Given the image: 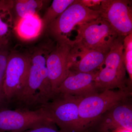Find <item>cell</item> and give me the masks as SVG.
Masks as SVG:
<instances>
[{"mask_svg":"<svg viewBox=\"0 0 132 132\" xmlns=\"http://www.w3.org/2000/svg\"><path fill=\"white\" fill-rule=\"evenodd\" d=\"M57 42L48 55L46 66L52 88L58 94L57 89L70 72V57L73 43L70 39Z\"/></svg>","mask_w":132,"mask_h":132,"instance_id":"obj_10","label":"cell"},{"mask_svg":"<svg viewBox=\"0 0 132 132\" xmlns=\"http://www.w3.org/2000/svg\"><path fill=\"white\" fill-rule=\"evenodd\" d=\"M98 10L119 36L132 34V9L130 1L102 0Z\"/></svg>","mask_w":132,"mask_h":132,"instance_id":"obj_9","label":"cell"},{"mask_svg":"<svg viewBox=\"0 0 132 132\" xmlns=\"http://www.w3.org/2000/svg\"><path fill=\"white\" fill-rule=\"evenodd\" d=\"M109 50H83L73 46L70 57V71L90 73L98 71Z\"/></svg>","mask_w":132,"mask_h":132,"instance_id":"obj_13","label":"cell"},{"mask_svg":"<svg viewBox=\"0 0 132 132\" xmlns=\"http://www.w3.org/2000/svg\"><path fill=\"white\" fill-rule=\"evenodd\" d=\"M44 27L42 19L37 14L17 20L15 30L22 39L31 40L38 37Z\"/></svg>","mask_w":132,"mask_h":132,"instance_id":"obj_14","label":"cell"},{"mask_svg":"<svg viewBox=\"0 0 132 132\" xmlns=\"http://www.w3.org/2000/svg\"><path fill=\"white\" fill-rule=\"evenodd\" d=\"M44 2L40 0H19L13 2V7L18 20L27 15L37 14L43 6Z\"/></svg>","mask_w":132,"mask_h":132,"instance_id":"obj_16","label":"cell"},{"mask_svg":"<svg viewBox=\"0 0 132 132\" xmlns=\"http://www.w3.org/2000/svg\"><path fill=\"white\" fill-rule=\"evenodd\" d=\"M9 54L7 46L0 49V108H6L8 104L5 97L4 82Z\"/></svg>","mask_w":132,"mask_h":132,"instance_id":"obj_18","label":"cell"},{"mask_svg":"<svg viewBox=\"0 0 132 132\" xmlns=\"http://www.w3.org/2000/svg\"><path fill=\"white\" fill-rule=\"evenodd\" d=\"M53 48L38 50L30 57L31 65L26 85L13 101L19 108L38 109L58 95L52 88L46 66L47 58Z\"/></svg>","mask_w":132,"mask_h":132,"instance_id":"obj_1","label":"cell"},{"mask_svg":"<svg viewBox=\"0 0 132 132\" xmlns=\"http://www.w3.org/2000/svg\"><path fill=\"white\" fill-rule=\"evenodd\" d=\"M121 128L132 130V105L130 98L120 102L94 122L90 132H114Z\"/></svg>","mask_w":132,"mask_h":132,"instance_id":"obj_11","label":"cell"},{"mask_svg":"<svg viewBox=\"0 0 132 132\" xmlns=\"http://www.w3.org/2000/svg\"><path fill=\"white\" fill-rule=\"evenodd\" d=\"M30 65V57L27 55L10 53L4 82L5 97L8 104L14 101L25 87Z\"/></svg>","mask_w":132,"mask_h":132,"instance_id":"obj_8","label":"cell"},{"mask_svg":"<svg viewBox=\"0 0 132 132\" xmlns=\"http://www.w3.org/2000/svg\"><path fill=\"white\" fill-rule=\"evenodd\" d=\"M52 122L42 108L11 110L0 108V132H21Z\"/></svg>","mask_w":132,"mask_h":132,"instance_id":"obj_7","label":"cell"},{"mask_svg":"<svg viewBox=\"0 0 132 132\" xmlns=\"http://www.w3.org/2000/svg\"><path fill=\"white\" fill-rule=\"evenodd\" d=\"M82 97L59 94L40 108L61 132H85L79 113V104Z\"/></svg>","mask_w":132,"mask_h":132,"instance_id":"obj_4","label":"cell"},{"mask_svg":"<svg viewBox=\"0 0 132 132\" xmlns=\"http://www.w3.org/2000/svg\"><path fill=\"white\" fill-rule=\"evenodd\" d=\"M102 0H79L80 2L83 6L95 10L94 7H97V10H98Z\"/></svg>","mask_w":132,"mask_h":132,"instance_id":"obj_21","label":"cell"},{"mask_svg":"<svg viewBox=\"0 0 132 132\" xmlns=\"http://www.w3.org/2000/svg\"><path fill=\"white\" fill-rule=\"evenodd\" d=\"M10 9L0 7V49L7 46L13 27Z\"/></svg>","mask_w":132,"mask_h":132,"instance_id":"obj_15","label":"cell"},{"mask_svg":"<svg viewBox=\"0 0 132 132\" xmlns=\"http://www.w3.org/2000/svg\"><path fill=\"white\" fill-rule=\"evenodd\" d=\"M101 16L100 10L83 6L75 0L62 14L47 26L50 32L57 41L68 39V37L76 27L96 20Z\"/></svg>","mask_w":132,"mask_h":132,"instance_id":"obj_6","label":"cell"},{"mask_svg":"<svg viewBox=\"0 0 132 132\" xmlns=\"http://www.w3.org/2000/svg\"><path fill=\"white\" fill-rule=\"evenodd\" d=\"M21 132H61L52 122Z\"/></svg>","mask_w":132,"mask_h":132,"instance_id":"obj_20","label":"cell"},{"mask_svg":"<svg viewBox=\"0 0 132 132\" xmlns=\"http://www.w3.org/2000/svg\"><path fill=\"white\" fill-rule=\"evenodd\" d=\"M125 37L119 36L114 40L104 63L96 72L95 85L99 93L115 88L130 89L126 86V70L123 59Z\"/></svg>","mask_w":132,"mask_h":132,"instance_id":"obj_2","label":"cell"},{"mask_svg":"<svg viewBox=\"0 0 132 132\" xmlns=\"http://www.w3.org/2000/svg\"><path fill=\"white\" fill-rule=\"evenodd\" d=\"M114 132H132V130L126 129V128H121L116 130Z\"/></svg>","mask_w":132,"mask_h":132,"instance_id":"obj_22","label":"cell"},{"mask_svg":"<svg viewBox=\"0 0 132 132\" xmlns=\"http://www.w3.org/2000/svg\"><path fill=\"white\" fill-rule=\"evenodd\" d=\"M97 72L85 73L70 71L57 89V94L84 97L99 93L95 85Z\"/></svg>","mask_w":132,"mask_h":132,"instance_id":"obj_12","label":"cell"},{"mask_svg":"<svg viewBox=\"0 0 132 132\" xmlns=\"http://www.w3.org/2000/svg\"><path fill=\"white\" fill-rule=\"evenodd\" d=\"M77 35L72 40L73 46L83 50L109 51L119 36L108 22L100 16L77 27Z\"/></svg>","mask_w":132,"mask_h":132,"instance_id":"obj_5","label":"cell"},{"mask_svg":"<svg viewBox=\"0 0 132 132\" xmlns=\"http://www.w3.org/2000/svg\"><path fill=\"white\" fill-rule=\"evenodd\" d=\"M123 55L126 70L129 75V80H132V34L126 36L123 40Z\"/></svg>","mask_w":132,"mask_h":132,"instance_id":"obj_19","label":"cell"},{"mask_svg":"<svg viewBox=\"0 0 132 132\" xmlns=\"http://www.w3.org/2000/svg\"><path fill=\"white\" fill-rule=\"evenodd\" d=\"M75 0H54L43 16L45 27H47L74 2Z\"/></svg>","mask_w":132,"mask_h":132,"instance_id":"obj_17","label":"cell"},{"mask_svg":"<svg viewBox=\"0 0 132 132\" xmlns=\"http://www.w3.org/2000/svg\"><path fill=\"white\" fill-rule=\"evenodd\" d=\"M131 95L130 89L108 90L82 97L79 104V113L84 132H90L92 125L102 114Z\"/></svg>","mask_w":132,"mask_h":132,"instance_id":"obj_3","label":"cell"}]
</instances>
